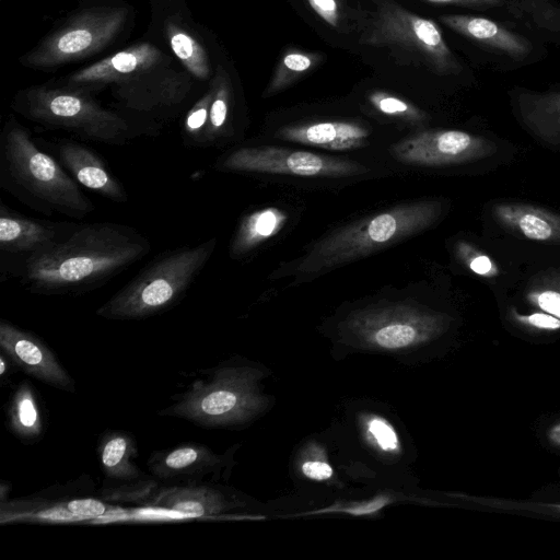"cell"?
I'll use <instances>...</instances> for the list:
<instances>
[{"label": "cell", "mask_w": 560, "mask_h": 560, "mask_svg": "<svg viewBox=\"0 0 560 560\" xmlns=\"http://www.w3.org/2000/svg\"><path fill=\"white\" fill-rule=\"evenodd\" d=\"M469 266L474 272L487 275L492 268V262L487 256H477L470 261Z\"/></svg>", "instance_id": "obj_37"}, {"label": "cell", "mask_w": 560, "mask_h": 560, "mask_svg": "<svg viewBox=\"0 0 560 560\" xmlns=\"http://www.w3.org/2000/svg\"><path fill=\"white\" fill-rule=\"evenodd\" d=\"M435 4H456L465 7H498L503 0H422Z\"/></svg>", "instance_id": "obj_35"}, {"label": "cell", "mask_w": 560, "mask_h": 560, "mask_svg": "<svg viewBox=\"0 0 560 560\" xmlns=\"http://www.w3.org/2000/svg\"><path fill=\"white\" fill-rule=\"evenodd\" d=\"M324 56L317 51H305L300 49L287 50L279 60L276 70L267 85L264 97L272 96L293 84L305 73L317 67Z\"/></svg>", "instance_id": "obj_25"}, {"label": "cell", "mask_w": 560, "mask_h": 560, "mask_svg": "<svg viewBox=\"0 0 560 560\" xmlns=\"http://www.w3.org/2000/svg\"><path fill=\"white\" fill-rule=\"evenodd\" d=\"M0 187L34 211L82 219L93 201L59 161L46 153L15 117L0 133Z\"/></svg>", "instance_id": "obj_3"}, {"label": "cell", "mask_w": 560, "mask_h": 560, "mask_svg": "<svg viewBox=\"0 0 560 560\" xmlns=\"http://www.w3.org/2000/svg\"><path fill=\"white\" fill-rule=\"evenodd\" d=\"M315 14L331 27H339L342 20L341 0H306Z\"/></svg>", "instance_id": "obj_31"}, {"label": "cell", "mask_w": 560, "mask_h": 560, "mask_svg": "<svg viewBox=\"0 0 560 560\" xmlns=\"http://www.w3.org/2000/svg\"><path fill=\"white\" fill-rule=\"evenodd\" d=\"M368 100L376 110L390 117L408 121H420L425 117V114L411 103L384 91L370 93Z\"/></svg>", "instance_id": "obj_29"}, {"label": "cell", "mask_w": 560, "mask_h": 560, "mask_svg": "<svg viewBox=\"0 0 560 560\" xmlns=\"http://www.w3.org/2000/svg\"><path fill=\"white\" fill-rule=\"evenodd\" d=\"M537 304L544 311L560 317V293L556 291H544L536 298Z\"/></svg>", "instance_id": "obj_33"}, {"label": "cell", "mask_w": 560, "mask_h": 560, "mask_svg": "<svg viewBox=\"0 0 560 560\" xmlns=\"http://www.w3.org/2000/svg\"><path fill=\"white\" fill-rule=\"evenodd\" d=\"M209 86L212 96L203 148L218 147L235 133L232 83L228 71L222 65L218 63L215 66Z\"/></svg>", "instance_id": "obj_23"}, {"label": "cell", "mask_w": 560, "mask_h": 560, "mask_svg": "<svg viewBox=\"0 0 560 560\" xmlns=\"http://www.w3.org/2000/svg\"><path fill=\"white\" fill-rule=\"evenodd\" d=\"M92 480L58 485L25 498L0 502V524H71L101 522L114 506L93 495Z\"/></svg>", "instance_id": "obj_11"}, {"label": "cell", "mask_w": 560, "mask_h": 560, "mask_svg": "<svg viewBox=\"0 0 560 560\" xmlns=\"http://www.w3.org/2000/svg\"><path fill=\"white\" fill-rule=\"evenodd\" d=\"M174 404L159 411L205 428L233 427L257 416L265 402L258 390L259 371L230 362L205 371Z\"/></svg>", "instance_id": "obj_7"}, {"label": "cell", "mask_w": 560, "mask_h": 560, "mask_svg": "<svg viewBox=\"0 0 560 560\" xmlns=\"http://www.w3.org/2000/svg\"><path fill=\"white\" fill-rule=\"evenodd\" d=\"M214 166L220 172L329 178L370 172L369 167L357 161L270 145L237 148L220 156Z\"/></svg>", "instance_id": "obj_12"}, {"label": "cell", "mask_w": 560, "mask_h": 560, "mask_svg": "<svg viewBox=\"0 0 560 560\" xmlns=\"http://www.w3.org/2000/svg\"><path fill=\"white\" fill-rule=\"evenodd\" d=\"M523 319L529 325L542 329L560 328V320L557 317L544 313H535L523 317Z\"/></svg>", "instance_id": "obj_34"}, {"label": "cell", "mask_w": 560, "mask_h": 560, "mask_svg": "<svg viewBox=\"0 0 560 560\" xmlns=\"http://www.w3.org/2000/svg\"><path fill=\"white\" fill-rule=\"evenodd\" d=\"M365 436L378 452L395 455L400 450L399 436L394 427L384 418L372 416L364 425Z\"/></svg>", "instance_id": "obj_30"}, {"label": "cell", "mask_w": 560, "mask_h": 560, "mask_svg": "<svg viewBox=\"0 0 560 560\" xmlns=\"http://www.w3.org/2000/svg\"><path fill=\"white\" fill-rule=\"evenodd\" d=\"M526 117L537 125L560 126V92L522 96Z\"/></svg>", "instance_id": "obj_28"}, {"label": "cell", "mask_w": 560, "mask_h": 560, "mask_svg": "<svg viewBox=\"0 0 560 560\" xmlns=\"http://www.w3.org/2000/svg\"><path fill=\"white\" fill-rule=\"evenodd\" d=\"M440 214L441 203L422 200L362 218L318 240L300 259L295 272L313 276L371 255L427 230Z\"/></svg>", "instance_id": "obj_4"}, {"label": "cell", "mask_w": 560, "mask_h": 560, "mask_svg": "<svg viewBox=\"0 0 560 560\" xmlns=\"http://www.w3.org/2000/svg\"><path fill=\"white\" fill-rule=\"evenodd\" d=\"M275 137L284 141L345 151L365 145L370 130L353 121L326 120L284 126Z\"/></svg>", "instance_id": "obj_19"}, {"label": "cell", "mask_w": 560, "mask_h": 560, "mask_svg": "<svg viewBox=\"0 0 560 560\" xmlns=\"http://www.w3.org/2000/svg\"><path fill=\"white\" fill-rule=\"evenodd\" d=\"M0 378H1V383L3 384L4 381L12 376V374L16 371V370H20L18 368V365L3 352H1L0 354Z\"/></svg>", "instance_id": "obj_36"}, {"label": "cell", "mask_w": 560, "mask_h": 560, "mask_svg": "<svg viewBox=\"0 0 560 560\" xmlns=\"http://www.w3.org/2000/svg\"><path fill=\"white\" fill-rule=\"evenodd\" d=\"M12 108L45 129L62 130L85 141L124 145L145 135L126 114L103 107L91 93L66 85H34L20 91Z\"/></svg>", "instance_id": "obj_5"}, {"label": "cell", "mask_w": 560, "mask_h": 560, "mask_svg": "<svg viewBox=\"0 0 560 560\" xmlns=\"http://www.w3.org/2000/svg\"><path fill=\"white\" fill-rule=\"evenodd\" d=\"M161 33L168 50L195 80L210 81L214 69L210 54L186 16L170 13L162 19Z\"/></svg>", "instance_id": "obj_20"}, {"label": "cell", "mask_w": 560, "mask_h": 560, "mask_svg": "<svg viewBox=\"0 0 560 560\" xmlns=\"http://www.w3.org/2000/svg\"><path fill=\"white\" fill-rule=\"evenodd\" d=\"M302 474L314 481H326L329 480L334 470L329 463L322 457H308L301 464Z\"/></svg>", "instance_id": "obj_32"}, {"label": "cell", "mask_w": 560, "mask_h": 560, "mask_svg": "<svg viewBox=\"0 0 560 560\" xmlns=\"http://www.w3.org/2000/svg\"><path fill=\"white\" fill-rule=\"evenodd\" d=\"M374 11L362 42L385 47L440 75L457 74L462 66L445 42L439 25L410 12L394 0H371Z\"/></svg>", "instance_id": "obj_8"}, {"label": "cell", "mask_w": 560, "mask_h": 560, "mask_svg": "<svg viewBox=\"0 0 560 560\" xmlns=\"http://www.w3.org/2000/svg\"><path fill=\"white\" fill-rule=\"evenodd\" d=\"M482 141L459 130H436L405 138L392 147L393 156L409 165L439 166L479 156Z\"/></svg>", "instance_id": "obj_16"}, {"label": "cell", "mask_w": 560, "mask_h": 560, "mask_svg": "<svg viewBox=\"0 0 560 560\" xmlns=\"http://www.w3.org/2000/svg\"><path fill=\"white\" fill-rule=\"evenodd\" d=\"M129 16L130 9L125 4L83 8L43 38L21 62L34 69H48L93 56L118 38Z\"/></svg>", "instance_id": "obj_9"}, {"label": "cell", "mask_w": 560, "mask_h": 560, "mask_svg": "<svg viewBox=\"0 0 560 560\" xmlns=\"http://www.w3.org/2000/svg\"><path fill=\"white\" fill-rule=\"evenodd\" d=\"M156 2H168V1H173V0H154Z\"/></svg>", "instance_id": "obj_39"}, {"label": "cell", "mask_w": 560, "mask_h": 560, "mask_svg": "<svg viewBox=\"0 0 560 560\" xmlns=\"http://www.w3.org/2000/svg\"><path fill=\"white\" fill-rule=\"evenodd\" d=\"M75 222H52L23 215L0 202V249L19 258L12 270L28 258L67 237ZM11 270V271H12Z\"/></svg>", "instance_id": "obj_17"}, {"label": "cell", "mask_w": 560, "mask_h": 560, "mask_svg": "<svg viewBox=\"0 0 560 560\" xmlns=\"http://www.w3.org/2000/svg\"><path fill=\"white\" fill-rule=\"evenodd\" d=\"M498 215L503 222L534 241H547L555 237L559 228L550 215L528 208L500 207Z\"/></svg>", "instance_id": "obj_26"}, {"label": "cell", "mask_w": 560, "mask_h": 560, "mask_svg": "<svg viewBox=\"0 0 560 560\" xmlns=\"http://www.w3.org/2000/svg\"><path fill=\"white\" fill-rule=\"evenodd\" d=\"M440 21L462 36L515 59L524 58L530 50L526 38L482 16L445 14Z\"/></svg>", "instance_id": "obj_21"}, {"label": "cell", "mask_w": 560, "mask_h": 560, "mask_svg": "<svg viewBox=\"0 0 560 560\" xmlns=\"http://www.w3.org/2000/svg\"><path fill=\"white\" fill-rule=\"evenodd\" d=\"M287 214L275 207L264 208L242 218L231 240L230 256L238 259L269 237L275 235L284 224Z\"/></svg>", "instance_id": "obj_24"}, {"label": "cell", "mask_w": 560, "mask_h": 560, "mask_svg": "<svg viewBox=\"0 0 560 560\" xmlns=\"http://www.w3.org/2000/svg\"><path fill=\"white\" fill-rule=\"evenodd\" d=\"M548 438L551 443L560 446V423L549 430Z\"/></svg>", "instance_id": "obj_38"}, {"label": "cell", "mask_w": 560, "mask_h": 560, "mask_svg": "<svg viewBox=\"0 0 560 560\" xmlns=\"http://www.w3.org/2000/svg\"><path fill=\"white\" fill-rule=\"evenodd\" d=\"M211 96L212 92L209 86L185 114L182 124V137L186 145L203 148Z\"/></svg>", "instance_id": "obj_27"}, {"label": "cell", "mask_w": 560, "mask_h": 560, "mask_svg": "<svg viewBox=\"0 0 560 560\" xmlns=\"http://www.w3.org/2000/svg\"><path fill=\"white\" fill-rule=\"evenodd\" d=\"M97 453L104 481L100 497L109 503L147 505L161 483L137 465L138 448L133 436L124 431H108L98 442Z\"/></svg>", "instance_id": "obj_13"}, {"label": "cell", "mask_w": 560, "mask_h": 560, "mask_svg": "<svg viewBox=\"0 0 560 560\" xmlns=\"http://www.w3.org/2000/svg\"><path fill=\"white\" fill-rule=\"evenodd\" d=\"M214 237L163 252L114 293L96 315L112 320L144 319L175 306L211 259Z\"/></svg>", "instance_id": "obj_6"}, {"label": "cell", "mask_w": 560, "mask_h": 560, "mask_svg": "<svg viewBox=\"0 0 560 560\" xmlns=\"http://www.w3.org/2000/svg\"><path fill=\"white\" fill-rule=\"evenodd\" d=\"M0 349L27 375L60 390L74 393V381L54 351L36 335L0 320Z\"/></svg>", "instance_id": "obj_15"}, {"label": "cell", "mask_w": 560, "mask_h": 560, "mask_svg": "<svg viewBox=\"0 0 560 560\" xmlns=\"http://www.w3.org/2000/svg\"><path fill=\"white\" fill-rule=\"evenodd\" d=\"M7 425L22 442L34 443L45 433L43 406L36 389L23 380L15 387L8 402Z\"/></svg>", "instance_id": "obj_22"}, {"label": "cell", "mask_w": 560, "mask_h": 560, "mask_svg": "<svg viewBox=\"0 0 560 560\" xmlns=\"http://www.w3.org/2000/svg\"><path fill=\"white\" fill-rule=\"evenodd\" d=\"M151 248L149 238L129 225L79 223L67 237L11 272L34 294H81L105 284Z\"/></svg>", "instance_id": "obj_1"}, {"label": "cell", "mask_w": 560, "mask_h": 560, "mask_svg": "<svg viewBox=\"0 0 560 560\" xmlns=\"http://www.w3.org/2000/svg\"><path fill=\"white\" fill-rule=\"evenodd\" d=\"M443 316L413 303L371 305L348 316L343 336L372 350H406L425 343L443 329Z\"/></svg>", "instance_id": "obj_10"}, {"label": "cell", "mask_w": 560, "mask_h": 560, "mask_svg": "<svg viewBox=\"0 0 560 560\" xmlns=\"http://www.w3.org/2000/svg\"><path fill=\"white\" fill-rule=\"evenodd\" d=\"M151 475L166 487L208 483L220 478L229 460L205 444L184 443L173 448L154 452L148 459Z\"/></svg>", "instance_id": "obj_14"}, {"label": "cell", "mask_w": 560, "mask_h": 560, "mask_svg": "<svg viewBox=\"0 0 560 560\" xmlns=\"http://www.w3.org/2000/svg\"><path fill=\"white\" fill-rule=\"evenodd\" d=\"M88 93L109 88L122 112L144 130L158 133V121L176 116L192 94L195 79L173 56L150 40H140L67 79L63 84Z\"/></svg>", "instance_id": "obj_2"}, {"label": "cell", "mask_w": 560, "mask_h": 560, "mask_svg": "<svg viewBox=\"0 0 560 560\" xmlns=\"http://www.w3.org/2000/svg\"><path fill=\"white\" fill-rule=\"evenodd\" d=\"M55 144L58 161L80 186L113 202L128 201L125 186L97 152L73 139H59Z\"/></svg>", "instance_id": "obj_18"}]
</instances>
